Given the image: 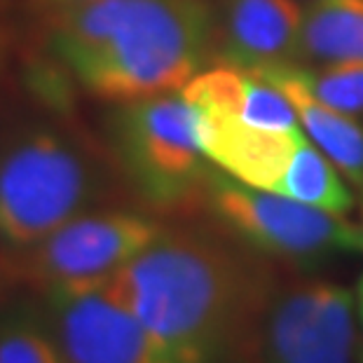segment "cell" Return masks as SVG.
Instances as JSON below:
<instances>
[{
  "label": "cell",
  "mask_w": 363,
  "mask_h": 363,
  "mask_svg": "<svg viewBox=\"0 0 363 363\" xmlns=\"http://www.w3.org/2000/svg\"><path fill=\"white\" fill-rule=\"evenodd\" d=\"M291 64L298 78L319 101L352 118L363 115V64L303 66L296 61Z\"/></svg>",
  "instance_id": "15"
},
{
  "label": "cell",
  "mask_w": 363,
  "mask_h": 363,
  "mask_svg": "<svg viewBox=\"0 0 363 363\" xmlns=\"http://www.w3.org/2000/svg\"><path fill=\"white\" fill-rule=\"evenodd\" d=\"M40 312L66 363H179L104 284L43 293Z\"/></svg>",
  "instance_id": "8"
},
{
  "label": "cell",
  "mask_w": 363,
  "mask_h": 363,
  "mask_svg": "<svg viewBox=\"0 0 363 363\" xmlns=\"http://www.w3.org/2000/svg\"><path fill=\"white\" fill-rule=\"evenodd\" d=\"M359 363H363V337H361V347H359Z\"/></svg>",
  "instance_id": "20"
},
{
  "label": "cell",
  "mask_w": 363,
  "mask_h": 363,
  "mask_svg": "<svg viewBox=\"0 0 363 363\" xmlns=\"http://www.w3.org/2000/svg\"><path fill=\"white\" fill-rule=\"evenodd\" d=\"M84 3H94V0H28V10L33 14H45V12L66 10V7H75Z\"/></svg>",
  "instance_id": "16"
},
{
  "label": "cell",
  "mask_w": 363,
  "mask_h": 363,
  "mask_svg": "<svg viewBox=\"0 0 363 363\" xmlns=\"http://www.w3.org/2000/svg\"><path fill=\"white\" fill-rule=\"evenodd\" d=\"M199 145L223 174L251 188L272 190L289 169L303 131H269L244 122L233 111H197Z\"/></svg>",
  "instance_id": "9"
},
{
  "label": "cell",
  "mask_w": 363,
  "mask_h": 363,
  "mask_svg": "<svg viewBox=\"0 0 363 363\" xmlns=\"http://www.w3.org/2000/svg\"><path fill=\"white\" fill-rule=\"evenodd\" d=\"M111 197L99 160L66 129L24 122L0 136V244L7 249L33 244Z\"/></svg>",
  "instance_id": "3"
},
{
  "label": "cell",
  "mask_w": 363,
  "mask_h": 363,
  "mask_svg": "<svg viewBox=\"0 0 363 363\" xmlns=\"http://www.w3.org/2000/svg\"><path fill=\"white\" fill-rule=\"evenodd\" d=\"M357 328L352 291L274 269L239 363H359Z\"/></svg>",
  "instance_id": "7"
},
{
  "label": "cell",
  "mask_w": 363,
  "mask_h": 363,
  "mask_svg": "<svg viewBox=\"0 0 363 363\" xmlns=\"http://www.w3.org/2000/svg\"><path fill=\"white\" fill-rule=\"evenodd\" d=\"M274 192L340 216L354 208V195L345 185L340 169L312 141H307V136L298 145Z\"/></svg>",
  "instance_id": "13"
},
{
  "label": "cell",
  "mask_w": 363,
  "mask_h": 363,
  "mask_svg": "<svg viewBox=\"0 0 363 363\" xmlns=\"http://www.w3.org/2000/svg\"><path fill=\"white\" fill-rule=\"evenodd\" d=\"M246 71L281 89L296 108L300 125L307 129L312 143L333 162L347 181L363 188V125H359L357 118L319 101L296 75L291 61Z\"/></svg>",
  "instance_id": "11"
},
{
  "label": "cell",
  "mask_w": 363,
  "mask_h": 363,
  "mask_svg": "<svg viewBox=\"0 0 363 363\" xmlns=\"http://www.w3.org/2000/svg\"><path fill=\"white\" fill-rule=\"evenodd\" d=\"M354 307H357V321H359L361 337H363V272H361V277H359L357 293H354Z\"/></svg>",
  "instance_id": "17"
},
{
  "label": "cell",
  "mask_w": 363,
  "mask_h": 363,
  "mask_svg": "<svg viewBox=\"0 0 363 363\" xmlns=\"http://www.w3.org/2000/svg\"><path fill=\"white\" fill-rule=\"evenodd\" d=\"M303 14L298 0H223L216 24L220 64L258 68L296 61Z\"/></svg>",
  "instance_id": "10"
},
{
  "label": "cell",
  "mask_w": 363,
  "mask_h": 363,
  "mask_svg": "<svg viewBox=\"0 0 363 363\" xmlns=\"http://www.w3.org/2000/svg\"><path fill=\"white\" fill-rule=\"evenodd\" d=\"M0 363H66L38 305L19 303L0 316Z\"/></svg>",
  "instance_id": "14"
},
{
  "label": "cell",
  "mask_w": 363,
  "mask_h": 363,
  "mask_svg": "<svg viewBox=\"0 0 363 363\" xmlns=\"http://www.w3.org/2000/svg\"><path fill=\"white\" fill-rule=\"evenodd\" d=\"M164 230V223L145 211L91 208L28 246H3L0 277L40 296L54 289L96 286L148 249Z\"/></svg>",
  "instance_id": "5"
},
{
  "label": "cell",
  "mask_w": 363,
  "mask_h": 363,
  "mask_svg": "<svg viewBox=\"0 0 363 363\" xmlns=\"http://www.w3.org/2000/svg\"><path fill=\"white\" fill-rule=\"evenodd\" d=\"M296 61L303 66L363 64V0H312L303 14Z\"/></svg>",
  "instance_id": "12"
},
{
  "label": "cell",
  "mask_w": 363,
  "mask_h": 363,
  "mask_svg": "<svg viewBox=\"0 0 363 363\" xmlns=\"http://www.w3.org/2000/svg\"><path fill=\"white\" fill-rule=\"evenodd\" d=\"M359 230H361V251H363V188H361V223H359Z\"/></svg>",
  "instance_id": "19"
},
{
  "label": "cell",
  "mask_w": 363,
  "mask_h": 363,
  "mask_svg": "<svg viewBox=\"0 0 363 363\" xmlns=\"http://www.w3.org/2000/svg\"><path fill=\"white\" fill-rule=\"evenodd\" d=\"M249 251L223 230L167 228L104 286L179 363H239L274 277Z\"/></svg>",
  "instance_id": "2"
},
{
  "label": "cell",
  "mask_w": 363,
  "mask_h": 363,
  "mask_svg": "<svg viewBox=\"0 0 363 363\" xmlns=\"http://www.w3.org/2000/svg\"><path fill=\"white\" fill-rule=\"evenodd\" d=\"M5 48H7V35L3 33V28H0V73H3V68H5Z\"/></svg>",
  "instance_id": "18"
},
{
  "label": "cell",
  "mask_w": 363,
  "mask_h": 363,
  "mask_svg": "<svg viewBox=\"0 0 363 363\" xmlns=\"http://www.w3.org/2000/svg\"><path fill=\"white\" fill-rule=\"evenodd\" d=\"M38 17V87L106 104L181 91L213 52L206 0H94Z\"/></svg>",
  "instance_id": "1"
},
{
  "label": "cell",
  "mask_w": 363,
  "mask_h": 363,
  "mask_svg": "<svg viewBox=\"0 0 363 363\" xmlns=\"http://www.w3.org/2000/svg\"><path fill=\"white\" fill-rule=\"evenodd\" d=\"M199 206L235 242L274 260L305 262L361 251V230L345 216L251 188L216 167L204 183Z\"/></svg>",
  "instance_id": "6"
},
{
  "label": "cell",
  "mask_w": 363,
  "mask_h": 363,
  "mask_svg": "<svg viewBox=\"0 0 363 363\" xmlns=\"http://www.w3.org/2000/svg\"><path fill=\"white\" fill-rule=\"evenodd\" d=\"M106 136L118 172L160 213L199 204L213 164L199 145L197 113L181 91L113 104Z\"/></svg>",
  "instance_id": "4"
}]
</instances>
